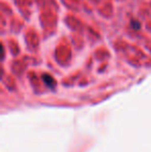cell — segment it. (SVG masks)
Here are the masks:
<instances>
[{
	"mask_svg": "<svg viewBox=\"0 0 151 152\" xmlns=\"http://www.w3.org/2000/svg\"><path fill=\"white\" fill-rule=\"evenodd\" d=\"M42 80H44V84L48 87H50V88H54V87L56 86L55 80L51 76H49V75H44V76H42Z\"/></svg>",
	"mask_w": 151,
	"mask_h": 152,
	"instance_id": "cell-1",
	"label": "cell"
},
{
	"mask_svg": "<svg viewBox=\"0 0 151 152\" xmlns=\"http://www.w3.org/2000/svg\"><path fill=\"white\" fill-rule=\"evenodd\" d=\"M131 27L133 29H135V30H139V29L141 28V23L137 20H133L131 22Z\"/></svg>",
	"mask_w": 151,
	"mask_h": 152,
	"instance_id": "cell-2",
	"label": "cell"
}]
</instances>
